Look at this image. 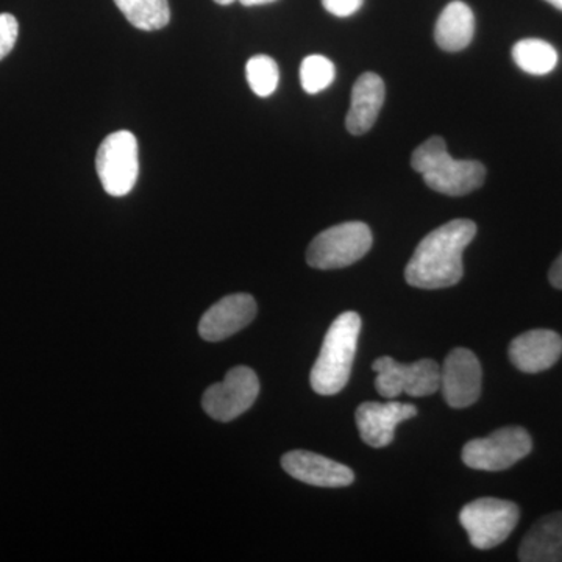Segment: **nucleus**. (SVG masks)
Segmentation results:
<instances>
[{"label":"nucleus","instance_id":"nucleus-23","mask_svg":"<svg viewBox=\"0 0 562 562\" xmlns=\"http://www.w3.org/2000/svg\"><path fill=\"white\" fill-rule=\"evenodd\" d=\"M362 2L364 0H322V5L333 16L349 18L361 9Z\"/></svg>","mask_w":562,"mask_h":562},{"label":"nucleus","instance_id":"nucleus-14","mask_svg":"<svg viewBox=\"0 0 562 562\" xmlns=\"http://www.w3.org/2000/svg\"><path fill=\"white\" fill-rule=\"evenodd\" d=\"M561 355V336L543 328L522 333L509 346V360L525 373L549 371L560 361Z\"/></svg>","mask_w":562,"mask_h":562},{"label":"nucleus","instance_id":"nucleus-24","mask_svg":"<svg viewBox=\"0 0 562 562\" xmlns=\"http://www.w3.org/2000/svg\"><path fill=\"white\" fill-rule=\"evenodd\" d=\"M549 279L552 286L557 288V290H562V254L553 262L552 269L549 272Z\"/></svg>","mask_w":562,"mask_h":562},{"label":"nucleus","instance_id":"nucleus-9","mask_svg":"<svg viewBox=\"0 0 562 562\" xmlns=\"http://www.w3.org/2000/svg\"><path fill=\"white\" fill-rule=\"evenodd\" d=\"M260 394L257 373L246 366L233 368L224 382L213 384L202 398L203 409L211 419L232 422L249 412Z\"/></svg>","mask_w":562,"mask_h":562},{"label":"nucleus","instance_id":"nucleus-12","mask_svg":"<svg viewBox=\"0 0 562 562\" xmlns=\"http://www.w3.org/2000/svg\"><path fill=\"white\" fill-rule=\"evenodd\" d=\"M255 316H257V302L251 295H227L203 314L199 333L205 341H224L251 324Z\"/></svg>","mask_w":562,"mask_h":562},{"label":"nucleus","instance_id":"nucleus-21","mask_svg":"<svg viewBox=\"0 0 562 562\" xmlns=\"http://www.w3.org/2000/svg\"><path fill=\"white\" fill-rule=\"evenodd\" d=\"M336 77L335 65L324 55H310L302 61L301 83L308 94L327 90Z\"/></svg>","mask_w":562,"mask_h":562},{"label":"nucleus","instance_id":"nucleus-8","mask_svg":"<svg viewBox=\"0 0 562 562\" xmlns=\"http://www.w3.org/2000/svg\"><path fill=\"white\" fill-rule=\"evenodd\" d=\"M531 450L530 432L522 427H505L487 438L472 439L465 443L462 461L476 471H506L528 457Z\"/></svg>","mask_w":562,"mask_h":562},{"label":"nucleus","instance_id":"nucleus-5","mask_svg":"<svg viewBox=\"0 0 562 562\" xmlns=\"http://www.w3.org/2000/svg\"><path fill=\"white\" fill-rule=\"evenodd\" d=\"M519 506L502 498H479L460 513V522L475 549L491 550L509 538L519 524Z\"/></svg>","mask_w":562,"mask_h":562},{"label":"nucleus","instance_id":"nucleus-13","mask_svg":"<svg viewBox=\"0 0 562 562\" xmlns=\"http://www.w3.org/2000/svg\"><path fill=\"white\" fill-rule=\"evenodd\" d=\"M281 465L292 479L317 487H346L355 480L353 472L347 465L305 450L284 454Z\"/></svg>","mask_w":562,"mask_h":562},{"label":"nucleus","instance_id":"nucleus-10","mask_svg":"<svg viewBox=\"0 0 562 562\" xmlns=\"http://www.w3.org/2000/svg\"><path fill=\"white\" fill-rule=\"evenodd\" d=\"M483 371L479 358L468 349L450 351L441 368V391L452 408H468L482 394Z\"/></svg>","mask_w":562,"mask_h":562},{"label":"nucleus","instance_id":"nucleus-1","mask_svg":"<svg viewBox=\"0 0 562 562\" xmlns=\"http://www.w3.org/2000/svg\"><path fill=\"white\" fill-rule=\"evenodd\" d=\"M476 236L475 222L454 220L422 239L405 269L408 284L419 290H443L464 276L462 254Z\"/></svg>","mask_w":562,"mask_h":562},{"label":"nucleus","instance_id":"nucleus-2","mask_svg":"<svg viewBox=\"0 0 562 562\" xmlns=\"http://www.w3.org/2000/svg\"><path fill=\"white\" fill-rule=\"evenodd\" d=\"M361 333L360 314L342 313L325 335L319 357L314 362L310 382L319 395H335L349 383L351 366Z\"/></svg>","mask_w":562,"mask_h":562},{"label":"nucleus","instance_id":"nucleus-3","mask_svg":"<svg viewBox=\"0 0 562 562\" xmlns=\"http://www.w3.org/2000/svg\"><path fill=\"white\" fill-rule=\"evenodd\" d=\"M414 171L422 173L427 187L441 194L460 198L479 190L486 179V169L480 161L454 160L447 151L441 136H431L413 151Z\"/></svg>","mask_w":562,"mask_h":562},{"label":"nucleus","instance_id":"nucleus-16","mask_svg":"<svg viewBox=\"0 0 562 562\" xmlns=\"http://www.w3.org/2000/svg\"><path fill=\"white\" fill-rule=\"evenodd\" d=\"M522 562H562V512L532 525L519 549Z\"/></svg>","mask_w":562,"mask_h":562},{"label":"nucleus","instance_id":"nucleus-25","mask_svg":"<svg viewBox=\"0 0 562 562\" xmlns=\"http://www.w3.org/2000/svg\"><path fill=\"white\" fill-rule=\"evenodd\" d=\"M277 2V0H239L244 7L268 5V3Z\"/></svg>","mask_w":562,"mask_h":562},{"label":"nucleus","instance_id":"nucleus-11","mask_svg":"<svg viewBox=\"0 0 562 562\" xmlns=\"http://www.w3.org/2000/svg\"><path fill=\"white\" fill-rule=\"evenodd\" d=\"M416 406L401 402H366L358 406L357 425L362 441L382 449L394 441L395 428L416 416Z\"/></svg>","mask_w":562,"mask_h":562},{"label":"nucleus","instance_id":"nucleus-27","mask_svg":"<svg viewBox=\"0 0 562 562\" xmlns=\"http://www.w3.org/2000/svg\"><path fill=\"white\" fill-rule=\"evenodd\" d=\"M220 5H232V3L239 2V0H214Z\"/></svg>","mask_w":562,"mask_h":562},{"label":"nucleus","instance_id":"nucleus-19","mask_svg":"<svg viewBox=\"0 0 562 562\" xmlns=\"http://www.w3.org/2000/svg\"><path fill=\"white\" fill-rule=\"evenodd\" d=\"M513 58L524 72L531 76H547L558 65V52L543 40H520L513 47Z\"/></svg>","mask_w":562,"mask_h":562},{"label":"nucleus","instance_id":"nucleus-7","mask_svg":"<svg viewBox=\"0 0 562 562\" xmlns=\"http://www.w3.org/2000/svg\"><path fill=\"white\" fill-rule=\"evenodd\" d=\"M372 368L376 373V391L390 401L403 392L412 397H427L441 390V368L432 360L402 364L394 358L382 357L373 362Z\"/></svg>","mask_w":562,"mask_h":562},{"label":"nucleus","instance_id":"nucleus-4","mask_svg":"<svg viewBox=\"0 0 562 562\" xmlns=\"http://www.w3.org/2000/svg\"><path fill=\"white\" fill-rule=\"evenodd\" d=\"M372 243L371 228L364 222H344L313 239L306 250V262L321 271L347 268L366 257Z\"/></svg>","mask_w":562,"mask_h":562},{"label":"nucleus","instance_id":"nucleus-6","mask_svg":"<svg viewBox=\"0 0 562 562\" xmlns=\"http://www.w3.org/2000/svg\"><path fill=\"white\" fill-rule=\"evenodd\" d=\"M95 171L106 194L113 198L127 195L135 188L139 173L136 136L127 131L106 136L95 157Z\"/></svg>","mask_w":562,"mask_h":562},{"label":"nucleus","instance_id":"nucleus-22","mask_svg":"<svg viewBox=\"0 0 562 562\" xmlns=\"http://www.w3.org/2000/svg\"><path fill=\"white\" fill-rule=\"evenodd\" d=\"M20 35V24L10 13H0V60L13 50Z\"/></svg>","mask_w":562,"mask_h":562},{"label":"nucleus","instance_id":"nucleus-15","mask_svg":"<svg viewBox=\"0 0 562 562\" xmlns=\"http://www.w3.org/2000/svg\"><path fill=\"white\" fill-rule=\"evenodd\" d=\"M386 88L382 77L366 72L355 81L351 91V105L346 117V127L351 135H364L379 120L380 110L384 103Z\"/></svg>","mask_w":562,"mask_h":562},{"label":"nucleus","instance_id":"nucleus-17","mask_svg":"<svg viewBox=\"0 0 562 562\" xmlns=\"http://www.w3.org/2000/svg\"><path fill=\"white\" fill-rule=\"evenodd\" d=\"M475 35V16L468 3L450 2L436 22V44L446 52L464 50Z\"/></svg>","mask_w":562,"mask_h":562},{"label":"nucleus","instance_id":"nucleus-20","mask_svg":"<svg viewBox=\"0 0 562 562\" xmlns=\"http://www.w3.org/2000/svg\"><path fill=\"white\" fill-rule=\"evenodd\" d=\"M247 81L255 94L269 98L279 87L280 70L273 58L268 55H255L246 66Z\"/></svg>","mask_w":562,"mask_h":562},{"label":"nucleus","instance_id":"nucleus-26","mask_svg":"<svg viewBox=\"0 0 562 562\" xmlns=\"http://www.w3.org/2000/svg\"><path fill=\"white\" fill-rule=\"evenodd\" d=\"M546 2H549L550 5L554 7V9L562 11V0H546Z\"/></svg>","mask_w":562,"mask_h":562},{"label":"nucleus","instance_id":"nucleus-18","mask_svg":"<svg viewBox=\"0 0 562 562\" xmlns=\"http://www.w3.org/2000/svg\"><path fill=\"white\" fill-rule=\"evenodd\" d=\"M121 13L139 31H160L171 21L168 0H114Z\"/></svg>","mask_w":562,"mask_h":562}]
</instances>
